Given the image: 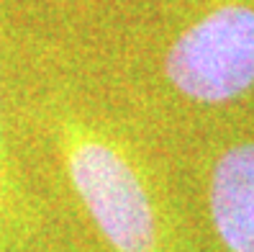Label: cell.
Masks as SVG:
<instances>
[{"mask_svg":"<svg viewBox=\"0 0 254 252\" xmlns=\"http://www.w3.org/2000/svg\"><path fill=\"white\" fill-rule=\"evenodd\" d=\"M16 234H18V201H16V188H13L10 180L3 139H0V252L10 250Z\"/></svg>","mask_w":254,"mask_h":252,"instance_id":"4","label":"cell"},{"mask_svg":"<svg viewBox=\"0 0 254 252\" xmlns=\"http://www.w3.org/2000/svg\"><path fill=\"white\" fill-rule=\"evenodd\" d=\"M57 147L74 196L111 252H159L152 196L121 147L72 116L57 121Z\"/></svg>","mask_w":254,"mask_h":252,"instance_id":"1","label":"cell"},{"mask_svg":"<svg viewBox=\"0 0 254 252\" xmlns=\"http://www.w3.org/2000/svg\"><path fill=\"white\" fill-rule=\"evenodd\" d=\"M208 206L223 247L254 252V142L234 144L216 160Z\"/></svg>","mask_w":254,"mask_h":252,"instance_id":"3","label":"cell"},{"mask_svg":"<svg viewBox=\"0 0 254 252\" xmlns=\"http://www.w3.org/2000/svg\"><path fill=\"white\" fill-rule=\"evenodd\" d=\"M164 75L195 103H229L254 87V8L242 3L205 13L172 41Z\"/></svg>","mask_w":254,"mask_h":252,"instance_id":"2","label":"cell"}]
</instances>
